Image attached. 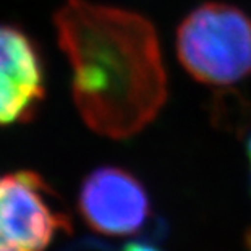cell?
<instances>
[{
  "mask_svg": "<svg viewBox=\"0 0 251 251\" xmlns=\"http://www.w3.org/2000/svg\"><path fill=\"white\" fill-rule=\"evenodd\" d=\"M55 28L72 67L75 105L91 130L122 140L151 124L167 93L152 25L135 12L67 0Z\"/></svg>",
  "mask_w": 251,
  "mask_h": 251,
  "instance_id": "6da1fadb",
  "label": "cell"
},
{
  "mask_svg": "<svg viewBox=\"0 0 251 251\" xmlns=\"http://www.w3.org/2000/svg\"><path fill=\"white\" fill-rule=\"evenodd\" d=\"M177 54L200 83L233 86L251 75V18L228 3L200 5L181 21Z\"/></svg>",
  "mask_w": 251,
  "mask_h": 251,
  "instance_id": "7a4b0ae2",
  "label": "cell"
},
{
  "mask_svg": "<svg viewBox=\"0 0 251 251\" xmlns=\"http://www.w3.org/2000/svg\"><path fill=\"white\" fill-rule=\"evenodd\" d=\"M68 230V216L42 177L29 170L0 175V251H46Z\"/></svg>",
  "mask_w": 251,
  "mask_h": 251,
  "instance_id": "3957f363",
  "label": "cell"
},
{
  "mask_svg": "<svg viewBox=\"0 0 251 251\" xmlns=\"http://www.w3.org/2000/svg\"><path fill=\"white\" fill-rule=\"evenodd\" d=\"M78 207L93 230L112 237L140 232L151 214L146 188L120 167L91 172L79 190Z\"/></svg>",
  "mask_w": 251,
  "mask_h": 251,
  "instance_id": "277c9868",
  "label": "cell"
},
{
  "mask_svg": "<svg viewBox=\"0 0 251 251\" xmlns=\"http://www.w3.org/2000/svg\"><path fill=\"white\" fill-rule=\"evenodd\" d=\"M44 88V67L33 41L13 26L0 25V125L31 119Z\"/></svg>",
  "mask_w": 251,
  "mask_h": 251,
  "instance_id": "5b68a950",
  "label": "cell"
},
{
  "mask_svg": "<svg viewBox=\"0 0 251 251\" xmlns=\"http://www.w3.org/2000/svg\"><path fill=\"white\" fill-rule=\"evenodd\" d=\"M122 251H161L157 247H154L151 243H143V242H131Z\"/></svg>",
  "mask_w": 251,
  "mask_h": 251,
  "instance_id": "8992f818",
  "label": "cell"
},
{
  "mask_svg": "<svg viewBox=\"0 0 251 251\" xmlns=\"http://www.w3.org/2000/svg\"><path fill=\"white\" fill-rule=\"evenodd\" d=\"M247 149H248V159H250V167H251V136H250V140H248V146H247Z\"/></svg>",
  "mask_w": 251,
  "mask_h": 251,
  "instance_id": "52a82bcc",
  "label": "cell"
}]
</instances>
